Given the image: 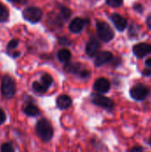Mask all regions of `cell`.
Returning a JSON list of instances; mask_svg holds the SVG:
<instances>
[{"mask_svg":"<svg viewBox=\"0 0 151 152\" xmlns=\"http://www.w3.org/2000/svg\"><path fill=\"white\" fill-rule=\"evenodd\" d=\"M1 152H14V148L10 142H4L1 145Z\"/></svg>","mask_w":151,"mask_h":152,"instance_id":"ffe728a7","label":"cell"},{"mask_svg":"<svg viewBox=\"0 0 151 152\" xmlns=\"http://www.w3.org/2000/svg\"><path fill=\"white\" fill-rule=\"evenodd\" d=\"M57 56L61 62H68L71 58V53L67 49H61L58 52Z\"/></svg>","mask_w":151,"mask_h":152,"instance_id":"e0dca14e","label":"cell"},{"mask_svg":"<svg viewBox=\"0 0 151 152\" xmlns=\"http://www.w3.org/2000/svg\"><path fill=\"white\" fill-rule=\"evenodd\" d=\"M149 143H150V145H151V139H150V142H149Z\"/></svg>","mask_w":151,"mask_h":152,"instance_id":"4dcf8cb0","label":"cell"},{"mask_svg":"<svg viewBox=\"0 0 151 152\" xmlns=\"http://www.w3.org/2000/svg\"><path fill=\"white\" fill-rule=\"evenodd\" d=\"M110 19L119 31H123L127 26V20L118 13H112L110 15Z\"/></svg>","mask_w":151,"mask_h":152,"instance_id":"30bf717a","label":"cell"},{"mask_svg":"<svg viewBox=\"0 0 151 152\" xmlns=\"http://www.w3.org/2000/svg\"><path fill=\"white\" fill-rule=\"evenodd\" d=\"M147 25H148V27H149V28L151 29V16L150 17H148V19H147Z\"/></svg>","mask_w":151,"mask_h":152,"instance_id":"f1b7e54d","label":"cell"},{"mask_svg":"<svg viewBox=\"0 0 151 152\" xmlns=\"http://www.w3.org/2000/svg\"><path fill=\"white\" fill-rule=\"evenodd\" d=\"M123 1L124 0H106L107 4L112 7H118V6L122 5Z\"/></svg>","mask_w":151,"mask_h":152,"instance_id":"603a6c76","label":"cell"},{"mask_svg":"<svg viewBox=\"0 0 151 152\" xmlns=\"http://www.w3.org/2000/svg\"><path fill=\"white\" fill-rule=\"evenodd\" d=\"M32 88L34 90V92H36V94H44L49 88L47 86H45L41 81L38 82V81H35L32 85Z\"/></svg>","mask_w":151,"mask_h":152,"instance_id":"2e32d148","label":"cell"},{"mask_svg":"<svg viewBox=\"0 0 151 152\" xmlns=\"http://www.w3.org/2000/svg\"><path fill=\"white\" fill-rule=\"evenodd\" d=\"M133 51L137 57L139 58L144 57L151 53V45L147 43H140L133 46Z\"/></svg>","mask_w":151,"mask_h":152,"instance_id":"52a82bcc","label":"cell"},{"mask_svg":"<svg viewBox=\"0 0 151 152\" xmlns=\"http://www.w3.org/2000/svg\"><path fill=\"white\" fill-rule=\"evenodd\" d=\"M66 69H67L68 72H71V73L77 74L79 77H84V78L88 77L90 76V74H91L89 70L85 69H81V67H80V65L78 63H74V64L68 65L66 67Z\"/></svg>","mask_w":151,"mask_h":152,"instance_id":"9c48e42d","label":"cell"},{"mask_svg":"<svg viewBox=\"0 0 151 152\" xmlns=\"http://www.w3.org/2000/svg\"><path fill=\"white\" fill-rule=\"evenodd\" d=\"M36 133L43 142H50L53 136V128L47 119L41 118L36 125Z\"/></svg>","mask_w":151,"mask_h":152,"instance_id":"6da1fadb","label":"cell"},{"mask_svg":"<svg viewBox=\"0 0 151 152\" xmlns=\"http://www.w3.org/2000/svg\"><path fill=\"white\" fill-rule=\"evenodd\" d=\"M41 82H42L45 86H47V87L49 88V87L52 86V84H53V77H52L49 74L44 73V74H43L42 77H41Z\"/></svg>","mask_w":151,"mask_h":152,"instance_id":"d6986e66","label":"cell"},{"mask_svg":"<svg viewBox=\"0 0 151 152\" xmlns=\"http://www.w3.org/2000/svg\"><path fill=\"white\" fill-rule=\"evenodd\" d=\"M85 25V20L82 18H75L69 24V29L73 33H79Z\"/></svg>","mask_w":151,"mask_h":152,"instance_id":"7c38bea8","label":"cell"},{"mask_svg":"<svg viewBox=\"0 0 151 152\" xmlns=\"http://www.w3.org/2000/svg\"><path fill=\"white\" fill-rule=\"evenodd\" d=\"M19 43H20L19 39H16V38H15V39H12L11 41H9V43H8L7 45H6V50H7V52H9L10 50L15 49V48L18 46Z\"/></svg>","mask_w":151,"mask_h":152,"instance_id":"7402d4cb","label":"cell"},{"mask_svg":"<svg viewBox=\"0 0 151 152\" xmlns=\"http://www.w3.org/2000/svg\"><path fill=\"white\" fill-rule=\"evenodd\" d=\"M142 73L144 76H151V58L145 61V68Z\"/></svg>","mask_w":151,"mask_h":152,"instance_id":"44dd1931","label":"cell"},{"mask_svg":"<svg viewBox=\"0 0 151 152\" xmlns=\"http://www.w3.org/2000/svg\"><path fill=\"white\" fill-rule=\"evenodd\" d=\"M112 53H109V52H101L100 53H98L95 57V60H94V64L95 66L97 67H100V66H102L104 65L105 63L109 62L111 59H112Z\"/></svg>","mask_w":151,"mask_h":152,"instance_id":"8fae6325","label":"cell"},{"mask_svg":"<svg viewBox=\"0 0 151 152\" xmlns=\"http://www.w3.org/2000/svg\"><path fill=\"white\" fill-rule=\"evenodd\" d=\"M5 119H6V115H5L4 111L0 108V126L5 122Z\"/></svg>","mask_w":151,"mask_h":152,"instance_id":"d4e9b609","label":"cell"},{"mask_svg":"<svg viewBox=\"0 0 151 152\" xmlns=\"http://www.w3.org/2000/svg\"><path fill=\"white\" fill-rule=\"evenodd\" d=\"M134 9L137 10V11H139V12H142L143 7H142L141 4H135V5H134Z\"/></svg>","mask_w":151,"mask_h":152,"instance_id":"4316f807","label":"cell"},{"mask_svg":"<svg viewBox=\"0 0 151 152\" xmlns=\"http://www.w3.org/2000/svg\"><path fill=\"white\" fill-rule=\"evenodd\" d=\"M109 88H110V83L108 79L104 77H101L97 79L93 85V89L100 94H105L109 92Z\"/></svg>","mask_w":151,"mask_h":152,"instance_id":"ba28073f","label":"cell"},{"mask_svg":"<svg viewBox=\"0 0 151 152\" xmlns=\"http://www.w3.org/2000/svg\"><path fill=\"white\" fill-rule=\"evenodd\" d=\"M23 19L30 23H37L43 17V12L41 9L36 6H29L22 12Z\"/></svg>","mask_w":151,"mask_h":152,"instance_id":"277c9868","label":"cell"},{"mask_svg":"<svg viewBox=\"0 0 151 152\" xmlns=\"http://www.w3.org/2000/svg\"><path fill=\"white\" fill-rule=\"evenodd\" d=\"M23 111L28 117H36V116H38L40 114L39 109L33 103H28L24 107Z\"/></svg>","mask_w":151,"mask_h":152,"instance_id":"9a60e30c","label":"cell"},{"mask_svg":"<svg viewBox=\"0 0 151 152\" xmlns=\"http://www.w3.org/2000/svg\"><path fill=\"white\" fill-rule=\"evenodd\" d=\"M9 19V11L5 5L0 3V22H6Z\"/></svg>","mask_w":151,"mask_h":152,"instance_id":"ac0fdd59","label":"cell"},{"mask_svg":"<svg viewBox=\"0 0 151 152\" xmlns=\"http://www.w3.org/2000/svg\"><path fill=\"white\" fill-rule=\"evenodd\" d=\"M131 97L136 101H143L150 94V89L143 85H137L130 90Z\"/></svg>","mask_w":151,"mask_h":152,"instance_id":"5b68a950","label":"cell"},{"mask_svg":"<svg viewBox=\"0 0 151 152\" xmlns=\"http://www.w3.org/2000/svg\"><path fill=\"white\" fill-rule=\"evenodd\" d=\"M61 16H62L65 20H67V19L69 18V16H70V14H71V11H70L69 8L62 7L61 10Z\"/></svg>","mask_w":151,"mask_h":152,"instance_id":"cb8c5ba5","label":"cell"},{"mask_svg":"<svg viewBox=\"0 0 151 152\" xmlns=\"http://www.w3.org/2000/svg\"><path fill=\"white\" fill-rule=\"evenodd\" d=\"M92 102L93 104L100 106V107L106 109V110H112L114 108L113 101L111 99H109L106 96L101 95V94H94L93 96Z\"/></svg>","mask_w":151,"mask_h":152,"instance_id":"8992f818","label":"cell"},{"mask_svg":"<svg viewBox=\"0 0 151 152\" xmlns=\"http://www.w3.org/2000/svg\"><path fill=\"white\" fill-rule=\"evenodd\" d=\"M97 34L99 38L103 42H109L114 37V32L110 26L105 21H98L97 25Z\"/></svg>","mask_w":151,"mask_h":152,"instance_id":"3957f363","label":"cell"},{"mask_svg":"<svg viewBox=\"0 0 151 152\" xmlns=\"http://www.w3.org/2000/svg\"><path fill=\"white\" fill-rule=\"evenodd\" d=\"M143 151V149L140 146H135L133 147L132 150H131V152H142Z\"/></svg>","mask_w":151,"mask_h":152,"instance_id":"484cf974","label":"cell"},{"mask_svg":"<svg viewBox=\"0 0 151 152\" xmlns=\"http://www.w3.org/2000/svg\"><path fill=\"white\" fill-rule=\"evenodd\" d=\"M9 2H12V3H18V2H20V0H8Z\"/></svg>","mask_w":151,"mask_h":152,"instance_id":"f546056e","label":"cell"},{"mask_svg":"<svg viewBox=\"0 0 151 152\" xmlns=\"http://www.w3.org/2000/svg\"><path fill=\"white\" fill-rule=\"evenodd\" d=\"M72 104V100L68 95H60L56 100V105L60 110H67Z\"/></svg>","mask_w":151,"mask_h":152,"instance_id":"5bb4252c","label":"cell"},{"mask_svg":"<svg viewBox=\"0 0 151 152\" xmlns=\"http://www.w3.org/2000/svg\"><path fill=\"white\" fill-rule=\"evenodd\" d=\"M20 52H15V53H11L10 55H11L12 58H17V57H19V56H20Z\"/></svg>","mask_w":151,"mask_h":152,"instance_id":"83f0119b","label":"cell"},{"mask_svg":"<svg viewBox=\"0 0 151 152\" xmlns=\"http://www.w3.org/2000/svg\"><path fill=\"white\" fill-rule=\"evenodd\" d=\"M16 93V82L9 75H4L1 83V94L5 99H12Z\"/></svg>","mask_w":151,"mask_h":152,"instance_id":"7a4b0ae2","label":"cell"},{"mask_svg":"<svg viewBox=\"0 0 151 152\" xmlns=\"http://www.w3.org/2000/svg\"><path fill=\"white\" fill-rule=\"evenodd\" d=\"M99 48H100V43L96 39L92 38V39H90L88 41V43L86 45L85 52L90 57H93V56L96 55V53H98Z\"/></svg>","mask_w":151,"mask_h":152,"instance_id":"4fadbf2b","label":"cell"}]
</instances>
